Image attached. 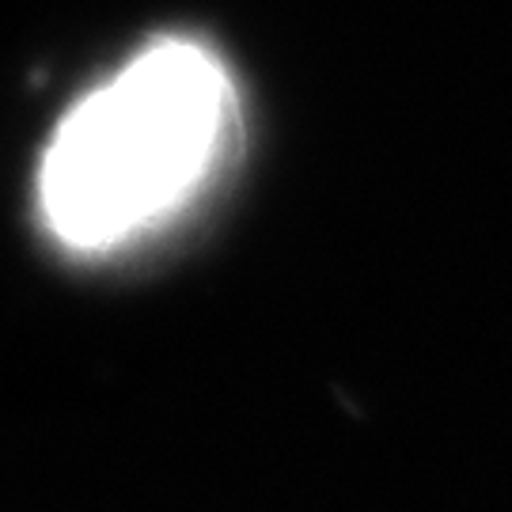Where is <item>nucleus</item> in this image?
<instances>
[{"label":"nucleus","instance_id":"nucleus-1","mask_svg":"<svg viewBox=\"0 0 512 512\" xmlns=\"http://www.w3.org/2000/svg\"><path fill=\"white\" fill-rule=\"evenodd\" d=\"M236 126V88L213 50L160 38L54 129L38 205L57 243L95 255L183 209L217 171Z\"/></svg>","mask_w":512,"mask_h":512}]
</instances>
